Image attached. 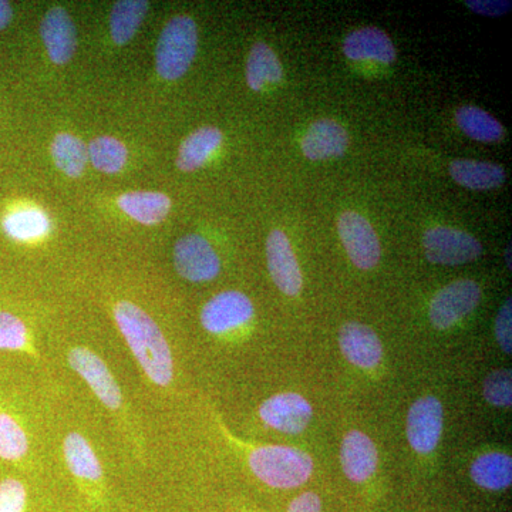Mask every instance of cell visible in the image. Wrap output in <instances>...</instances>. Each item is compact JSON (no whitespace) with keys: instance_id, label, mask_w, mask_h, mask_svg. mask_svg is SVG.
<instances>
[{"instance_id":"obj_1","label":"cell","mask_w":512,"mask_h":512,"mask_svg":"<svg viewBox=\"0 0 512 512\" xmlns=\"http://www.w3.org/2000/svg\"><path fill=\"white\" fill-rule=\"evenodd\" d=\"M113 318L148 382L158 389L170 387L175 377L173 350L156 320L136 303L128 301L114 305Z\"/></svg>"},{"instance_id":"obj_2","label":"cell","mask_w":512,"mask_h":512,"mask_svg":"<svg viewBox=\"0 0 512 512\" xmlns=\"http://www.w3.org/2000/svg\"><path fill=\"white\" fill-rule=\"evenodd\" d=\"M248 464L262 483L281 490L301 487L312 477L315 468L312 457L305 451L271 444L252 447Z\"/></svg>"},{"instance_id":"obj_3","label":"cell","mask_w":512,"mask_h":512,"mask_svg":"<svg viewBox=\"0 0 512 512\" xmlns=\"http://www.w3.org/2000/svg\"><path fill=\"white\" fill-rule=\"evenodd\" d=\"M198 50V29L190 16H175L165 25L156 49L157 73L177 80L190 69Z\"/></svg>"},{"instance_id":"obj_4","label":"cell","mask_w":512,"mask_h":512,"mask_svg":"<svg viewBox=\"0 0 512 512\" xmlns=\"http://www.w3.org/2000/svg\"><path fill=\"white\" fill-rule=\"evenodd\" d=\"M67 362L110 413L124 414L123 392L106 360L96 350L73 346L67 352Z\"/></svg>"},{"instance_id":"obj_5","label":"cell","mask_w":512,"mask_h":512,"mask_svg":"<svg viewBox=\"0 0 512 512\" xmlns=\"http://www.w3.org/2000/svg\"><path fill=\"white\" fill-rule=\"evenodd\" d=\"M254 315V303L245 293L224 291L205 303L200 319L210 335L227 336L247 326Z\"/></svg>"},{"instance_id":"obj_6","label":"cell","mask_w":512,"mask_h":512,"mask_svg":"<svg viewBox=\"0 0 512 512\" xmlns=\"http://www.w3.org/2000/svg\"><path fill=\"white\" fill-rule=\"evenodd\" d=\"M424 254L433 264L456 266L476 261L483 254L473 235L450 227H434L424 234Z\"/></svg>"},{"instance_id":"obj_7","label":"cell","mask_w":512,"mask_h":512,"mask_svg":"<svg viewBox=\"0 0 512 512\" xmlns=\"http://www.w3.org/2000/svg\"><path fill=\"white\" fill-rule=\"evenodd\" d=\"M481 301V288L471 279H460L444 286L430 303L431 325L439 330L453 328L460 320L476 311Z\"/></svg>"},{"instance_id":"obj_8","label":"cell","mask_w":512,"mask_h":512,"mask_svg":"<svg viewBox=\"0 0 512 512\" xmlns=\"http://www.w3.org/2000/svg\"><path fill=\"white\" fill-rule=\"evenodd\" d=\"M174 266L187 281L210 282L220 275L221 259L207 239L188 234L175 242Z\"/></svg>"},{"instance_id":"obj_9","label":"cell","mask_w":512,"mask_h":512,"mask_svg":"<svg viewBox=\"0 0 512 512\" xmlns=\"http://www.w3.org/2000/svg\"><path fill=\"white\" fill-rule=\"evenodd\" d=\"M338 231L345 251L356 268L369 271L380 261L382 248L372 224L355 211L343 212L339 217Z\"/></svg>"},{"instance_id":"obj_10","label":"cell","mask_w":512,"mask_h":512,"mask_svg":"<svg viewBox=\"0 0 512 512\" xmlns=\"http://www.w3.org/2000/svg\"><path fill=\"white\" fill-rule=\"evenodd\" d=\"M443 433V404L434 396L420 397L407 414V440L414 451L430 454Z\"/></svg>"},{"instance_id":"obj_11","label":"cell","mask_w":512,"mask_h":512,"mask_svg":"<svg viewBox=\"0 0 512 512\" xmlns=\"http://www.w3.org/2000/svg\"><path fill=\"white\" fill-rule=\"evenodd\" d=\"M259 417L279 433L301 434L313 417L311 403L298 393H279L259 406Z\"/></svg>"},{"instance_id":"obj_12","label":"cell","mask_w":512,"mask_h":512,"mask_svg":"<svg viewBox=\"0 0 512 512\" xmlns=\"http://www.w3.org/2000/svg\"><path fill=\"white\" fill-rule=\"evenodd\" d=\"M266 264L279 291L296 296L302 291L303 276L291 242L284 231L274 229L266 239Z\"/></svg>"},{"instance_id":"obj_13","label":"cell","mask_w":512,"mask_h":512,"mask_svg":"<svg viewBox=\"0 0 512 512\" xmlns=\"http://www.w3.org/2000/svg\"><path fill=\"white\" fill-rule=\"evenodd\" d=\"M339 345L348 362L360 369L372 370L382 362V342L375 330L363 323L349 322L343 325Z\"/></svg>"},{"instance_id":"obj_14","label":"cell","mask_w":512,"mask_h":512,"mask_svg":"<svg viewBox=\"0 0 512 512\" xmlns=\"http://www.w3.org/2000/svg\"><path fill=\"white\" fill-rule=\"evenodd\" d=\"M343 473L353 483H365L376 473L379 451L367 434L350 430L345 434L340 448Z\"/></svg>"},{"instance_id":"obj_15","label":"cell","mask_w":512,"mask_h":512,"mask_svg":"<svg viewBox=\"0 0 512 512\" xmlns=\"http://www.w3.org/2000/svg\"><path fill=\"white\" fill-rule=\"evenodd\" d=\"M40 36L53 63L66 64L73 59L77 33L76 26L66 9L56 6L47 10L40 25Z\"/></svg>"},{"instance_id":"obj_16","label":"cell","mask_w":512,"mask_h":512,"mask_svg":"<svg viewBox=\"0 0 512 512\" xmlns=\"http://www.w3.org/2000/svg\"><path fill=\"white\" fill-rule=\"evenodd\" d=\"M303 156L311 161L342 157L349 147V134L338 121H315L302 138Z\"/></svg>"},{"instance_id":"obj_17","label":"cell","mask_w":512,"mask_h":512,"mask_svg":"<svg viewBox=\"0 0 512 512\" xmlns=\"http://www.w3.org/2000/svg\"><path fill=\"white\" fill-rule=\"evenodd\" d=\"M63 458L76 480L99 484L103 480V466L96 448L84 434L70 431L63 439Z\"/></svg>"},{"instance_id":"obj_18","label":"cell","mask_w":512,"mask_h":512,"mask_svg":"<svg viewBox=\"0 0 512 512\" xmlns=\"http://www.w3.org/2000/svg\"><path fill=\"white\" fill-rule=\"evenodd\" d=\"M343 53L350 60H375L390 64L396 62V47L393 40L382 29L363 28L349 33L343 42Z\"/></svg>"},{"instance_id":"obj_19","label":"cell","mask_w":512,"mask_h":512,"mask_svg":"<svg viewBox=\"0 0 512 512\" xmlns=\"http://www.w3.org/2000/svg\"><path fill=\"white\" fill-rule=\"evenodd\" d=\"M224 136L217 127H201L185 138L178 151L177 167L184 173L204 167L212 154L221 146Z\"/></svg>"},{"instance_id":"obj_20","label":"cell","mask_w":512,"mask_h":512,"mask_svg":"<svg viewBox=\"0 0 512 512\" xmlns=\"http://www.w3.org/2000/svg\"><path fill=\"white\" fill-rule=\"evenodd\" d=\"M117 202L121 211L143 225L160 224L171 210V200L163 192H126Z\"/></svg>"},{"instance_id":"obj_21","label":"cell","mask_w":512,"mask_h":512,"mask_svg":"<svg viewBox=\"0 0 512 512\" xmlns=\"http://www.w3.org/2000/svg\"><path fill=\"white\" fill-rule=\"evenodd\" d=\"M450 175L461 187L476 191L495 190L505 181L504 168L488 161H453L450 164Z\"/></svg>"},{"instance_id":"obj_22","label":"cell","mask_w":512,"mask_h":512,"mask_svg":"<svg viewBox=\"0 0 512 512\" xmlns=\"http://www.w3.org/2000/svg\"><path fill=\"white\" fill-rule=\"evenodd\" d=\"M470 474L478 487L490 491L505 490L512 483L511 456L500 451L485 453L473 461Z\"/></svg>"},{"instance_id":"obj_23","label":"cell","mask_w":512,"mask_h":512,"mask_svg":"<svg viewBox=\"0 0 512 512\" xmlns=\"http://www.w3.org/2000/svg\"><path fill=\"white\" fill-rule=\"evenodd\" d=\"M282 64L274 50L266 43L258 42L252 46L247 63V82L254 92H261L266 84L279 83L282 80Z\"/></svg>"},{"instance_id":"obj_24","label":"cell","mask_w":512,"mask_h":512,"mask_svg":"<svg viewBox=\"0 0 512 512\" xmlns=\"http://www.w3.org/2000/svg\"><path fill=\"white\" fill-rule=\"evenodd\" d=\"M30 437L16 414L0 410V460L20 463L28 457Z\"/></svg>"},{"instance_id":"obj_25","label":"cell","mask_w":512,"mask_h":512,"mask_svg":"<svg viewBox=\"0 0 512 512\" xmlns=\"http://www.w3.org/2000/svg\"><path fill=\"white\" fill-rule=\"evenodd\" d=\"M456 121L467 137L480 143H497L504 137V127L500 121L480 107H460L456 113Z\"/></svg>"},{"instance_id":"obj_26","label":"cell","mask_w":512,"mask_h":512,"mask_svg":"<svg viewBox=\"0 0 512 512\" xmlns=\"http://www.w3.org/2000/svg\"><path fill=\"white\" fill-rule=\"evenodd\" d=\"M148 2L121 0L114 5L110 15V33L116 45H126L136 35L146 18Z\"/></svg>"},{"instance_id":"obj_27","label":"cell","mask_w":512,"mask_h":512,"mask_svg":"<svg viewBox=\"0 0 512 512\" xmlns=\"http://www.w3.org/2000/svg\"><path fill=\"white\" fill-rule=\"evenodd\" d=\"M56 167L67 177H80L89 163L87 147L80 138L69 133L57 134L50 147Z\"/></svg>"},{"instance_id":"obj_28","label":"cell","mask_w":512,"mask_h":512,"mask_svg":"<svg viewBox=\"0 0 512 512\" xmlns=\"http://www.w3.org/2000/svg\"><path fill=\"white\" fill-rule=\"evenodd\" d=\"M3 229L10 238L28 242L45 237L50 231V220L45 212L28 208L10 212L3 220Z\"/></svg>"},{"instance_id":"obj_29","label":"cell","mask_w":512,"mask_h":512,"mask_svg":"<svg viewBox=\"0 0 512 512\" xmlns=\"http://www.w3.org/2000/svg\"><path fill=\"white\" fill-rule=\"evenodd\" d=\"M89 161L94 168L106 174L119 173L127 163V148L117 138L101 136L94 138L87 147Z\"/></svg>"},{"instance_id":"obj_30","label":"cell","mask_w":512,"mask_h":512,"mask_svg":"<svg viewBox=\"0 0 512 512\" xmlns=\"http://www.w3.org/2000/svg\"><path fill=\"white\" fill-rule=\"evenodd\" d=\"M36 349L28 325L13 313L0 311V350L37 357Z\"/></svg>"},{"instance_id":"obj_31","label":"cell","mask_w":512,"mask_h":512,"mask_svg":"<svg viewBox=\"0 0 512 512\" xmlns=\"http://www.w3.org/2000/svg\"><path fill=\"white\" fill-rule=\"evenodd\" d=\"M484 399L491 406L510 407L512 404L511 370L501 369L491 372L483 383Z\"/></svg>"},{"instance_id":"obj_32","label":"cell","mask_w":512,"mask_h":512,"mask_svg":"<svg viewBox=\"0 0 512 512\" xmlns=\"http://www.w3.org/2000/svg\"><path fill=\"white\" fill-rule=\"evenodd\" d=\"M28 491L25 484L16 478L0 481V512H25Z\"/></svg>"},{"instance_id":"obj_33","label":"cell","mask_w":512,"mask_h":512,"mask_svg":"<svg viewBox=\"0 0 512 512\" xmlns=\"http://www.w3.org/2000/svg\"><path fill=\"white\" fill-rule=\"evenodd\" d=\"M495 338L498 345L508 356L512 353V303L508 298L504 305L501 306L497 318H495Z\"/></svg>"},{"instance_id":"obj_34","label":"cell","mask_w":512,"mask_h":512,"mask_svg":"<svg viewBox=\"0 0 512 512\" xmlns=\"http://www.w3.org/2000/svg\"><path fill=\"white\" fill-rule=\"evenodd\" d=\"M466 5L477 15L498 18L510 12L512 3L507 0H467Z\"/></svg>"},{"instance_id":"obj_35","label":"cell","mask_w":512,"mask_h":512,"mask_svg":"<svg viewBox=\"0 0 512 512\" xmlns=\"http://www.w3.org/2000/svg\"><path fill=\"white\" fill-rule=\"evenodd\" d=\"M288 512H322V501L318 494L309 491V493L298 495L289 504Z\"/></svg>"},{"instance_id":"obj_36","label":"cell","mask_w":512,"mask_h":512,"mask_svg":"<svg viewBox=\"0 0 512 512\" xmlns=\"http://www.w3.org/2000/svg\"><path fill=\"white\" fill-rule=\"evenodd\" d=\"M13 10L9 2H2L0 0V30L8 28L10 22H12Z\"/></svg>"},{"instance_id":"obj_37","label":"cell","mask_w":512,"mask_h":512,"mask_svg":"<svg viewBox=\"0 0 512 512\" xmlns=\"http://www.w3.org/2000/svg\"><path fill=\"white\" fill-rule=\"evenodd\" d=\"M505 261H507L508 269H511V247H508L505 252Z\"/></svg>"}]
</instances>
